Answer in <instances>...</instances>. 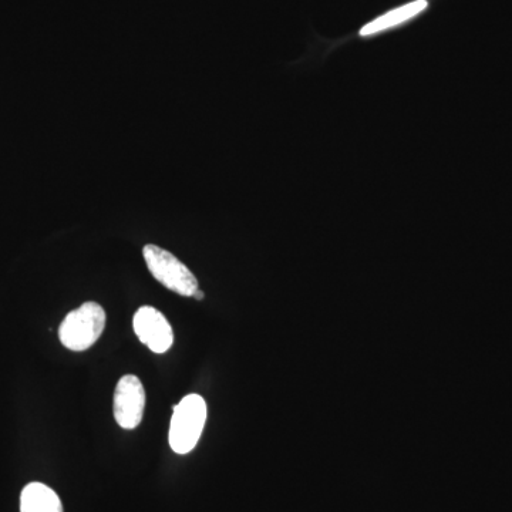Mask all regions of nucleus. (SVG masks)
<instances>
[{
	"mask_svg": "<svg viewBox=\"0 0 512 512\" xmlns=\"http://www.w3.org/2000/svg\"><path fill=\"white\" fill-rule=\"evenodd\" d=\"M168 441L174 453L184 456L197 447L207 421V403L200 394H188L174 404Z\"/></svg>",
	"mask_w": 512,
	"mask_h": 512,
	"instance_id": "1",
	"label": "nucleus"
},
{
	"mask_svg": "<svg viewBox=\"0 0 512 512\" xmlns=\"http://www.w3.org/2000/svg\"><path fill=\"white\" fill-rule=\"evenodd\" d=\"M106 328V312L99 303L86 302L64 318L59 328L60 342L73 352L92 348Z\"/></svg>",
	"mask_w": 512,
	"mask_h": 512,
	"instance_id": "2",
	"label": "nucleus"
},
{
	"mask_svg": "<svg viewBox=\"0 0 512 512\" xmlns=\"http://www.w3.org/2000/svg\"><path fill=\"white\" fill-rule=\"evenodd\" d=\"M143 255L151 275L165 288L185 296V298H192L197 292V278L171 252L165 251L157 245H146Z\"/></svg>",
	"mask_w": 512,
	"mask_h": 512,
	"instance_id": "3",
	"label": "nucleus"
},
{
	"mask_svg": "<svg viewBox=\"0 0 512 512\" xmlns=\"http://www.w3.org/2000/svg\"><path fill=\"white\" fill-rule=\"evenodd\" d=\"M146 407V392L143 383L134 375L121 377L114 393V417L124 430L140 426Z\"/></svg>",
	"mask_w": 512,
	"mask_h": 512,
	"instance_id": "4",
	"label": "nucleus"
},
{
	"mask_svg": "<svg viewBox=\"0 0 512 512\" xmlns=\"http://www.w3.org/2000/svg\"><path fill=\"white\" fill-rule=\"evenodd\" d=\"M137 338L151 352L163 355L174 343L173 328L160 311L153 306H141L133 318Z\"/></svg>",
	"mask_w": 512,
	"mask_h": 512,
	"instance_id": "5",
	"label": "nucleus"
},
{
	"mask_svg": "<svg viewBox=\"0 0 512 512\" xmlns=\"http://www.w3.org/2000/svg\"><path fill=\"white\" fill-rule=\"evenodd\" d=\"M20 512H63V505L52 488L30 483L20 494Z\"/></svg>",
	"mask_w": 512,
	"mask_h": 512,
	"instance_id": "6",
	"label": "nucleus"
},
{
	"mask_svg": "<svg viewBox=\"0 0 512 512\" xmlns=\"http://www.w3.org/2000/svg\"><path fill=\"white\" fill-rule=\"evenodd\" d=\"M426 8L427 0H416V2L407 3V5L400 6V8L390 10L389 13L373 20V22H370L369 25L360 30V36L375 35V33L383 32V30L402 25L407 20L419 15Z\"/></svg>",
	"mask_w": 512,
	"mask_h": 512,
	"instance_id": "7",
	"label": "nucleus"
},
{
	"mask_svg": "<svg viewBox=\"0 0 512 512\" xmlns=\"http://www.w3.org/2000/svg\"><path fill=\"white\" fill-rule=\"evenodd\" d=\"M204 292H201L200 289H197V292L194 293V298L198 299V301H201V299H204Z\"/></svg>",
	"mask_w": 512,
	"mask_h": 512,
	"instance_id": "8",
	"label": "nucleus"
}]
</instances>
